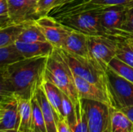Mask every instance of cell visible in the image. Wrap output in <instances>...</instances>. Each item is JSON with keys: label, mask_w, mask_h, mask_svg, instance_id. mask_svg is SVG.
Returning a JSON list of instances; mask_svg holds the SVG:
<instances>
[{"label": "cell", "mask_w": 133, "mask_h": 132, "mask_svg": "<svg viewBox=\"0 0 133 132\" xmlns=\"http://www.w3.org/2000/svg\"><path fill=\"white\" fill-rule=\"evenodd\" d=\"M57 132H72L66 119L65 118L57 119Z\"/></svg>", "instance_id": "obj_32"}, {"label": "cell", "mask_w": 133, "mask_h": 132, "mask_svg": "<svg viewBox=\"0 0 133 132\" xmlns=\"http://www.w3.org/2000/svg\"><path fill=\"white\" fill-rule=\"evenodd\" d=\"M106 75L110 106L116 110L133 106V82L120 76L108 67Z\"/></svg>", "instance_id": "obj_4"}, {"label": "cell", "mask_w": 133, "mask_h": 132, "mask_svg": "<svg viewBox=\"0 0 133 132\" xmlns=\"http://www.w3.org/2000/svg\"><path fill=\"white\" fill-rule=\"evenodd\" d=\"M111 131L133 132V124L120 110L111 107Z\"/></svg>", "instance_id": "obj_19"}, {"label": "cell", "mask_w": 133, "mask_h": 132, "mask_svg": "<svg viewBox=\"0 0 133 132\" xmlns=\"http://www.w3.org/2000/svg\"><path fill=\"white\" fill-rule=\"evenodd\" d=\"M2 72H0V96H4L5 98L12 96L14 95L9 90L8 86H7V85H6V83L5 82Z\"/></svg>", "instance_id": "obj_31"}, {"label": "cell", "mask_w": 133, "mask_h": 132, "mask_svg": "<svg viewBox=\"0 0 133 132\" xmlns=\"http://www.w3.org/2000/svg\"><path fill=\"white\" fill-rule=\"evenodd\" d=\"M31 1H33V2H37L39 0H31Z\"/></svg>", "instance_id": "obj_36"}, {"label": "cell", "mask_w": 133, "mask_h": 132, "mask_svg": "<svg viewBox=\"0 0 133 132\" xmlns=\"http://www.w3.org/2000/svg\"><path fill=\"white\" fill-rule=\"evenodd\" d=\"M80 103L87 117L88 132H111L109 105L87 99H80Z\"/></svg>", "instance_id": "obj_7"}, {"label": "cell", "mask_w": 133, "mask_h": 132, "mask_svg": "<svg viewBox=\"0 0 133 132\" xmlns=\"http://www.w3.org/2000/svg\"><path fill=\"white\" fill-rule=\"evenodd\" d=\"M34 96L40 105L44 119L47 132H57V119L58 117L53 107L48 102L42 86L37 90Z\"/></svg>", "instance_id": "obj_16"}, {"label": "cell", "mask_w": 133, "mask_h": 132, "mask_svg": "<svg viewBox=\"0 0 133 132\" xmlns=\"http://www.w3.org/2000/svg\"><path fill=\"white\" fill-rule=\"evenodd\" d=\"M119 41L107 36H89L88 44L91 57L108 68L109 62L116 56Z\"/></svg>", "instance_id": "obj_8"}, {"label": "cell", "mask_w": 133, "mask_h": 132, "mask_svg": "<svg viewBox=\"0 0 133 132\" xmlns=\"http://www.w3.org/2000/svg\"><path fill=\"white\" fill-rule=\"evenodd\" d=\"M24 24L0 25V48L13 44L23 29Z\"/></svg>", "instance_id": "obj_21"}, {"label": "cell", "mask_w": 133, "mask_h": 132, "mask_svg": "<svg viewBox=\"0 0 133 132\" xmlns=\"http://www.w3.org/2000/svg\"><path fill=\"white\" fill-rule=\"evenodd\" d=\"M42 88L58 117L64 118L62 115V92L55 85L45 79L42 84Z\"/></svg>", "instance_id": "obj_18"}, {"label": "cell", "mask_w": 133, "mask_h": 132, "mask_svg": "<svg viewBox=\"0 0 133 132\" xmlns=\"http://www.w3.org/2000/svg\"><path fill=\"white\" fill-rule=\"evenodd\" d=\"M17 98L18 102V130L17 132H30L32 121L31 100Z\"/></svg>", "instance_id": "obj_17"}, {"label": "cell", "mask_w": 133, "mask_h": 132, "mask_svg": "<svg viewBox=\"0 0 133 132\" xmlns=\"http://www.w3.org/2000/svg\"><path fill=\"white\" fill-rule=\"evenodd\" d=\"M62 115L66 119L69 125H72L76 118L75 105L71 100L62 93Z\"/></svg>", "instance_id": "obj_28"}, {"label": "cell", "mask_w": 133, "mask_h": 132, "mask_svg": "<svg viewBox=\"0 0 133 132\" xmlns=\"http://www.w3.org/2000/svg\"><path fill=\"white\" fill-rule=\"evenodd\" d=\"M7 98H8V97H7ZM5 99H6L5 97H4V96H0V103H1V102H2L3 100H5Z\"/></svg>", "instance_id": "obj_35"}, {"label": "cell", "mask_w": 133, "mask_h": 132, "mask_svg": "<svg viewBox=\"0 0 133 132\" xmlns=\"http://www.w3.org/2000/svg\"><path fill=\"white\" fill-rule=\"evenodd\" d=\"M34 22L44 34L46 40L56 48L62 47L66 36L72 30L48 15L41 16Z\"/></svg>", "instance_id": "obj_10"}, {"label": "cell", "mask_w": 133, "mask_h": 132, "mask_svg": "<svg viewBox=\"0 0 133 132\" xmlns=\"http://www.w3.org/2000/svg\"><path fill=\"white\" fill-rule=\"evenodd\" d=\"M16 40L25 43L47 41L44 34L36 25L34 20L27 22L24 24L23 29L19 34Z\"/></svg>", "instance_id": "obj_20"}, {"label": "cell", "mask_w": 133, "mask_h": 132, "mask_svg": "<svg viewBox=\"0 0 133 132\" xmlns=\"http://www.w3.org/2000/svg\"><path fill=\"white\" fill-rule=\"evenodd\" d=\"M55 19L67 27L87 36H106L101 25L97 9L71 14Z\"/></svg>", "instance_id": "obj_6"}, {"label": "cell", "mask_w": 133, "mask_h": 132, "mask_svg": "<svg viewBox=\"0 0 133 132\" xmlns=\"http://www.w3.org/2000/svg\"><path fill=\"white\" fill-rule=\"evenodd\" d=\"M127 9L125 5H111L97 9L101 27L107 37L121 40L119 33Z\"/></svg>", "instance_id": "obj_9"}, {"label": "cell", "mask_w": 133, "mask_h": 132, "mask_svg": "<svg viewBox=\"0 0 133 132\" xmlns=\"http://www.w3.org/2000/svg\"><path fill=\"white\" fill-rule=\"evenodd\" d=\"M45 80L55 85L76 106L79 102L74 81V75L66 62L60 48H55L48 57L45 68Z\"/></svg>", "instance_id": "obj_2"}, {"label": "cell", "mask_w": 133, "mask_h": 132, "mask_svg": "<svg viewBox=\"0 0 133 132\" xmlns=\"http://www.w3.org/2000/svg\"><path fill=\"white\" fill-rule=\"evenodd\" d=\"M108 68L125 79L133 82V67L115 57L108 64Z\"/></svg>", "instance_id": "obj_24"}, {"label": "cell", "mask_w": 133, "mask_h": 132, "mask_svg": "<svg viewBox=\"0 0 133 132\" xmlns=\"http://www.w3.org/2000/svg\"><path fill=\"white\" fill-rule=\"evenodd\" d=\"M9 23L24 24L39 18L37 12V2L31 0H7Z\"/></svg>", "instance_id": "obj_11"}, {"label": "cell", "mask_w": 133, "mask_h": 132, "mask_svg": "<svg viewBox=\"0 0 133 132\" xmlns=\"http://www.w3.org/2000/svg\"><path fill=\"white\" fill-rule=\"evenodd\" d=\"M74 81L79 99L94 100L110 106L108 96L104 89L75 75Z\"/></svg>", "instance_id": "obj_14"}, {"label": "cell", "mask_w": 133, "mask_h": 132, "mask_svg": "<svg viewBox=\"0 0 133 132\" xmlns=\"http://www.w3.org/2000/svg\"><path fill=\"white\" fill-rule=\"evenodd\" d=\"M120 110L122 113H124L128 117V118L131 121V122L133 124V106H130V107H127L122 108Z\"/></svg>", "instance_id": "obj_33"}, {"label": "cell", "mask_w": 133, "mask_h": 132, "mask_svg": "<svg viewBox=\"0 0 133 132\" xmlns=\"http://www.w3.org/2000/svg\"><path fill=\"white\" fill-rule=\"evenodd\" d=\"M133 36V6L127 9L124 23L122 26L119 38L121 40H125Z\"/></svg>", "instance_id": "obj_27"}, {"label": "cell", "mask_w": 133, "mask_h": 132, "mask_svg": "<svg viewBox=\"0 0 133 132\" xmlns=\"http://www.w3.org/2000/svg\"><path fill=\"white\" fill-rule=\"evenodd\" d=\"M130 45H131V44H130ZM131 46H132V45H131ZM132 50H133V46H132Z\"/></svg>", "instance_id": "obj_37"}, {"label": "cell", "mask_w": 133, "mask_h": 132, "mask_svg": "<svg viewBox=\"0 0 133 132\" xmlns=\"http://www.w3.org/2000/svg\"><path fill=\"white\" fill-rule=\"evenodd\" d=\"M0 104H1V103H0Z\"/></svg>", "instance_id": "obj_38"}, {"label": "cell", "mask_w": 133, "mask_h": 132, "mask_svg": "<svg viewBox=\"0 0 133 132\" xmlns=\"http://www.w3.org/2000/svg\"><path fill=\"white\" fill-rule=\"evenodd\" d=\"M32 103V121L30 132H47L44 119L40 105L35 96L31 100Z\"/></svg>", "instance_id": "obj_23"}, {"label": "cell", "mask_w": 133, "mask_h": 132, "mask_svg": "<svg viewBox=\"0 0 133 132\" xmlns=\"http://www.w3.org/2000/svg\"><path fill=\"white\" fill-rule=\"evenodd\" d=\"M111 5H125L129 8L133 6V0H65L62 5L53 9L48 15L57 19Z\"/></svg>", "instance_id": "obj_5"}, {"label": "cell", "mask_w": 133, "mask_h": 132, "mask_svg": "<svg viewBox=\"0 0 133 132\" xmlns=\"http://www.w3.org/2000/svg\"><path fill=\"white\" fill-rule=\"evenodd\" d=\"M61 51L73 75L81 77L107 92L106 68L93 58L75 55L62 49H61Z\"/></svg>", "instance_id": "obj_3"}, {"label": "cell", "mask_w": 133, "mask_h": 132, "mask_svg": "<svg viewBox=\"0 0 133 132\" xmlns=\"http://www.w3.org/2000/svg\"><path fill=\"white\" fill-rule=\"evenodd\" d=\"M18 125V102L12 96L1 102L0 132H17Z\"/></svg>", "instance_id": "obj_12"}, {"label": "cell", "mask_w": 133, "mask_h": 132, "mask_svg": "<svg viewBox=\"0 0 133 132\" xmlns=\"http://www.w3.org/2000/svg\"><path fill=\"white\" fill-rule=\"evenodd\" d=\"M23 59L19 51L16 50L14 44L3 47L0 48V72L5 71V69L12 63Z\"/></svg>", "instance_id": "obj_22"}, {"label": "cell", "mask_w": 133, "mask_h": 132, "mask_svg": "<svg viewBox=\"0 0 133 132\" xmlns=\"http://www.w3.org/2000/svg\"><path fill=\"white\" fill-rule=\"evenodd\" d=\"M64 0H39L37 2V12L39 17L48 15L53 9L62 5Z\"/></svg>", "instance_id": "obj_29"}, {"label": "cell", "mask_w": 133, "mask_h": 132, "mask_svg": "<svg viewBox=\"0 0 133 132\" xmlns=\"http://www.w3.org/2000/svg\"><path fill=\"white\" fill-rule=\"evenodd\" d=\"M87 35L71 30L66 36L61 49L83 58H92L90 53Z\"/></svg>", "instance_id": "obj_13"}, {"label": "cell", "mask_w": 133, "mask_h": 132, "mask_svg": "<svg viewBox=\"0 0 133 132\" xmlns=\"http://www.w3.org/2000/svg\"><path fill=\"white\" fill-rule=\"evenodd\" d=\"M76 110V118L72 125H70V129L72 132H88L87 121L85 113L82 108L80 100L79 102L75 106Z\"/></svg>", "instance_id": "obj_25"}, {"label": "cell", "mask_w": 133, "mask_h": 132, "mask_svg": "<svg viewBox=\"0 0 133 132\" xmlns=\"http://www.w3.org/2000/svg\"><path fill=\"white\" fill-rule=\"evenodd\" d=\"M14 45L23 58L48 57L55 50V47L48 41L25 43L16 40Z\"/></svg>", "instance_id": "obj_15"}, {"label": "cell", "mask_w": 133, "mask_h": 132, "mask_svg": "<svg viewBox=\"0 0 133 132\" xmlns=\"http://www.w3.org/2000/svg\"><path fill=\"white\" fill-rule=\"evenodd\" d=\"M48 57L23 58L2 72L9 90L16 97L32 100L45 79Z\"/></svg>", "instance_id": "obj_1"}, {"label": "cell", "mask_w": 133, "mask_h": 132, "mask_svg": "<svg viewBox=\"0 0 133 132\" xmlns=\"http://www.w3.org/2000/svg\"><path fill=\"white\" fill-rule=\"evenodd\" d=\"M125 40H126L129 44H131L132 46H133V36L132 37H128V38L125 39Z\"/></svg>", "instance_id": "obj_34"}, {"label": "cell", "mask_w": 133, "mask_h": 132, "mask_svg": "<svg viewBox=\"0 0 133 132\" xmlns=\"http://www.w3.org/2000/svg\"><path fill=\"white\" fill-rule=\"evenodd\" d=\"M116 58L133 67V50L132 46L125 40L118 42Z\"/></svg>", "instance_id": "obj_26"}, {"label": "cell", "mask_w": 133, "mask_h": 132, "mask_svg": "<svg viewBox=\"0 0 133 132\" xmlns=\"http://www.w3.org/2000/svg\"><path fill=\"white\" fill-rule=\"evenodd\" d=\"M7 0H0V25L9 24Z\"/></svg>", "instance_id": "obj_30"}]
</instances>
